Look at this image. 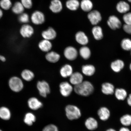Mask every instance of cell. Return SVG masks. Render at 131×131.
Instances as JSON below:
<instances>
[{
  "instance_id": "obj_1",
  "label": "cell",
  "mask_w": 131,
  "mask_h": 131,
  "mask_svg": "<svg viewBox=\"0 0 131 131\" xmlns=\"http://www.w3.org/2000/svg\"><path fill=\"white\" fill-rule=\"evenodd\" d=\"M73 90L75 93L83 96H89L94 91V87L91 82L83 81L80 84L74 86Z\"/></svg>"
},
{
  "instance_id": "obj_2",
  "label": "cell",
  "mask_w": 131,
  "mask_h": 131,
  "mask_svg": "<svg viewBox=\"0 0 131 131\" xmlns=\"http://www.w3.org/2000/svg\"><path fill=\"white\" fill-rule=\"evenodd\" d=\"M65 110L67 118L70 121L76 120L81 117L82 113L81 110L76 105H68L66 106Z\"/></svg>"
},
{
  "instance_id": "obj_3",
  "label": "cell",
  "mask_w": 131,
  "mask_h": 131,
  "mask_svg": "<svg viewBox=\"0 0 131 131\" xmlns=\"http://www.w3.org/2000/svg\"><path fill=\"white\" fill-rule=\"evenodd\" d=\"M9 88L13 92L19 93L24 89V84L22 80L16 76L11 77L8 81Z\"/></svg>"
},
{
  "instance_id": "obj_4",
  "label": "cell",
  "mask_w": 131,
  "mask_h": 131,
  "mask_svg": "<svg viewBox=\"0 0 131 131\" xmlns=\"http://www.w3.org/2000/svg\"><path fill=\"white\" fill-rule=\"evenodd\" d=\"M37 88L40 95L43 97H46L50 93V89L48 83L45 81L37 82Z\"/></svg>"
},
{
  "instance_id": "obj_5",
  "label": "cell",
  "mask_w": 131,
  "mask_h": 131,
  "mask_svg": "<svg viewBox=\"0 0 131 131\" xmlns=\"http://www.w3.org/2000/svg\"><path fill=\"white\" fill-rule=\"evenodd\" d=\"M107 24L110 28L114 30L120 29L122 26V23L120 19L117 16L114 15L109 16Z\"/></svg>"
},
{
  "instance_id": "obj_6",
  "label": "cell",
  "mask_w": 131,
  "mask_h": 131,
  "mask_svg": "<svg viewBox=\"0 0 131 131\" xmlns=\"http://www.w3.org/2000/svg\"><path fill=\"white\" fill-rule=\"evenodd\" d=\"M88 17L91 24L93 25H97L102 20V16L99 11L92 10L88 13Z\"/></svg>"
},
{
  "instance_id": "obj_7",
  "label": "cell",
  "mask_w": 131,
  "mask_h": 131,
  "mask_svg": "<svg viewBox=\"0 0 131 131\" xmlns=\"http://www.w3.org/2000/svg\"><path fill=\"white\" fill-rule=\"evenodd\" d=\"M59 88L60 94L64 97H68L70 96L73 90L71 85L67 81L60 83Z\"/></svg>"
},
{
  "instance_id": "obj_8",
  "label": "cell",
  "mask_w": 131,
  "mask_h": 131,
  "mask_svg": "<svg viewBox=\"0 0 131 131\" xmlns=\"http://www.w3.org/2000/svg\"><path fill=\"white\" fill-rule=\"evenodd\" d=\"M64 55L67 59L72 61L76 59L78 56V52L74 47L69 46L65 49Z\"/></svg>"
},
{
  "instance_id": "obj_9",
  "label": "cell",
  "mask_w": 131,
  "mask_h": 131,
  "mask_svg": "<svg viewBox=\"0 0 131 131\" xmlns=\"http://www.w3.org/2000/svg\"><path fill=\"white\" fill-rule=\"evenodd\" d=\"M31 19L33 23L37 25L43 24L45 19L43 13L39 11H35L33 13Z\"/></svg>"
},
{
  "instance_id": "obj_10",
  "label": "cell",
  "mask_w": 131,
  "mask_h": 131,
  "mask_svg": "<svg viewBox=\"0 0 131 131\" xmlns=\"http://www.w3.org/2000/svg\"><path fill=\"white\" fill-rule=\"evenodd\" d=\"M28 107L31 110L36 111L41 108L43 106L42 103L36 97H30L27 101Z\"/></svg>"
},
{
  "instance_id": "obj_11",
  "label": "cell",
  "mask_w": 131,
  "mask_h": 131,
  "mask_svg": "<svg viewBox=\"0 0 131 131\" xmlns=\"http://www.w3.org/2000/svg\"><path fill=\"white\" fill-rule=\"evenodd\" d=\"M34 32L33 28L28 24L23 25L20 30V35L24 38H29L32 36Z\"/></svg>"
},
{
  "instance_id": "obj_12",
  "label": "cell",
  "mask_w": 131,
  "mask_h": 131,
  "mask_svg": "<svg viewBox=\"0 0 131 131\" xmlns=\"http://www.w3.org/2000/svg\"><path fill=\"white\" fill-rule=\"evenodd\" d=\"M125 67V63L123 60H116L111 62L110 67L113 71L116 73H118L123 69Z\"/></svg>"
},
{
  "instance_id": "obj_13",
  "label": "cell",
  "mask_w": 131,
  "mask_h": 131,
  "mask_svg": "<svg viewBox=\"0 0 131 131\" xmlns=\"http://www.w3.org/2000/svg\"><path fill=\"white\" fill-rule=\"evenodd\" d=\"M116 9L117 12L121 14H125L129 12L130 7L128 3L124 1H120L116 5Z\"/></svg>"
},
{
  "instance_id": "obj_14",
  "label": "cell",
  "mask_w": 131,
  "mask_h": 131,
  "mask_svg": "<svg viewBox=\"0 0 131 131\" xmlns=\"http://www.w3.org/2000/svg\"><path fill=\"white\" fill-rule=\"evenodd\" d=\"M115 89L114 85L111 83L106 82L101 85V91L105 95H107L113 94Z\"/></svg>"
},
{
  "instance_id": "obj_15",
  "label": "cell",
  "mask_w": 131,
  "mask_h": 131,
  "mask_svg": "<svg viewBox=\"0 0 131 131\" xmlns=\"http://www.w3.org/2000/svg\"><path fill=\"white\" fill-rule=\"evenodd\" d=\"M57 35L56 32L51 27H49L46 30L43 31L42 33V37L44 39L49 41L54 39Z\"/></svg>"
},
{
  "instance_id": "obj_16",
  "label": "cell",
  "mask_w": 131,
  "mask_h": 131,
  "mask_svg": "<svg viewBox=\"0 0 131 131\" xmlns=\"http://www.w3.org/2000/svg\"><path fill=\"white\" fill-rule=\"evenodd\" d=\"M75 39L76 41L80 45L85 46L89 42V39L84 32L79 31L75 35Z\"/></svg>"
},
{
  "instance_id": "obj_17",
  "label": "cell",
  "mask_w": 131,
  "mask_h": 131,
  "mask_svg": "<svg viewBox=\"0 0 131 131\" xmlns=\"http://www.w3.org/2000/svg\"><path fill=\"white\" fill-rule=\"evenodd\" d=\"M84 124L87 129L91 131L95 130L98 126L97 121L92 117H88L87 119L85 121Z\"/></svg>"
},
{
  "instance_id": "obj_18",
  "label": "cell",
  "mask_w": 131,
  "mask_h": 131,
  "mask_svg": "<svg viewBox=\"0 0 131 131\" xmlns=\"http://www.w3.org/2000/svg\"><path fill=\"white\" fill-rule=\"evenodd\" d=\"M97 115L101 121H105L107 120L110 117V111L107 108L103 106L98 110Z\"/></svg>"
},
{
  "instance_id": "obj_19",
  "label": "cell",
  "mask_w": 131,
  "mask_h": 131,
  "mask_svg": "<svg viewBox=\"0 0 131 131\" xmlns=\"http://www.w3.org/2000/svg\"><path fill=\"white\" fill-rule=\"evenodd\" d=\"M83 79L81 73L76 72L73 73L70 77V82L72 84L76 86L81 83L83 81Z\"/></svg>"
},
{
  "instance_id": "obj_20",
  "label": "cell",
  "mask_w": 131,
  "mask_h": 131,
  "mask_svg": "<svg viewBox=\"0 0 131 131\" xmlns=\"http://www.w3.org/2000/svg\"><path fill=\"white\" fill-rule=\"evenodd\" d=\"M49 8L52 12L58 13L61 12L63 9V5L60 0H52Z\"/></svg>"
},
{
  "instance_id": "obj_21",
  "label": "cell",
  "mask_w": 131,
  "mask_h": 131,
  "mask_svg": "<svg viewBox=\"0 0 131 131\" xmlns=\"http://www.w3.org/2000/svg\"><path fill=\"white\" fill-rule=\"evenodd\" d=\"M92 32L94 39L96 40H101L104 37L103 29L101 26H94L92 29Z\"/></svg>"
},
{
  "instance_id": "obj_22",
  "label": "cell",
  "mask_w": 131,
  "mask_h": 131,
  "mask_svg": "<svg viewBox=\"0 0 131 131\" xmlns=\"http://www.w3.org/2000/svg\"><path fill=\"white\" fill-rule=\"evenodd\" d=\"M73 73L72 67L68 64L63 66L60 70V74L63 78H66L70 77Z\"/></svg>"
},
{
  "instance_id": "obj_23",
  "label": "cell",
  "mask_w": 131,
  "mask_h": 131,
  "mask_svg": "<svg viewBox=\"0 0 131 131\" xmlns=\"http://www.w3.org/2000/svg\"><path fill=\"white\" fill-rule=\"evenodd\" d=\"M20 75L23 80L28 82L32 81L35 77V74L33 72L28 69L23 70L21 73Z\"/></svg>"
},
{
  "instance_id": "obj_24",
  "label": "cell",
  "mask_w": 131,
  "mask_h": 131,
  "mask_svg": "<svg viewBox=\"0 0 131 131\" xmlns=\"http://www.w3.org/2000/svg\"><path fill=\"white\" fill-rule=\"evenodd\" d=\"M38 47L42 51L47 53L51 50L52 45L50 41L44 39L39 42Z\"/></svg>"
},
{
  "instance_id": "obj_25",
  "label": "cell",
  "mask_w": 131,
  "mask_h": 131,
  "mask_svg": "<svg viewBox=\"0 0 131 131\" xmlns=\"http://www.w3.org/2000/svg\"><path fill=\"white\" fill-rule=\"evenodd\" d=\"M60 58L59 54L54 51H49L45 55L46 59L51 63H57L60 60Z\"/></svg>"
},
{
  "instance_id": "obj_26",
  "label": "cell",
  "mask_w": 131,
  "mask_h": 131,
  "mask_svg": "<svg viewBox=\"0 0 131 131\" xmlns=\"http://www.w3.org/2000/svg\"><path fill=\"white\" fill-rule=\"evenodd\" d=\"M114 94L116 99L119 101H124L127 96L126 90L123 88H117L115 89Z\"/></svg>"
},
{
  "instance_id": "obj_27",
  "label": "cell",
  "mask_w": 131,
  "mask_h": 131,
  "mask_svg": "<svg viewBox=\"0 0 131 131\" xmlns=\"http://www.w3.org/2000/svg\"><path fill=\"white\" fill-rule=\"evenodd\" d=\"M83 73L87 76H91L95 72L96 68L94 65L91 64H86L83 65L82 68Z\"/></svg>"
},
{
  "instance_id": "obj_28",
  "label": "cell",
  "mask_w": 131,
  "mask_h": 131,
  "mask_svg": "<svg viewBox=\"0 0 131 131\" xmlns=\"http://www.w3.org/2000/svg\"><path fill=\"white\" fill-rule=\"evenodd\" d=\"M80 6L82 10L85 12H89L92 10L93 3L91 0H82Z\"/></svg>"
},
{
  "instance_id": "obj_29",
  "label": "cell",
  "mask_w": 131,
  "mask_h": 131,
  "mask_svg": "<svg viewBox=\"0 0 131 131\" xmlns=\"http://www.w3.org/2000/svg\"><path fill=\"white\" fill-rule=\"evenodd\" d=\"M11 117V111L6 106L0 107V118L3 120L8 121Z\"/></svg>"
},
{
  "instance_id": "obj_30",
  "label": "cell",
  "mask_w": 131,
  "mask_h": 131,
  "mask_svg": "<svg viewBox=\"0 0 131 131\" xmlns=\"http://www.w3.org/2000/svg\"><path fill=\"white\" fill-rule=\"evenodd\" d=\"M36 120V117L34 114L31 112H28L25 115L24 122L26 124L29 126L32 125Z\"/></svg>"
},
{
  "instance_id": "obj_31",
  "label": "cell",
  "mask_w": 131,
  "mask_h": 131,
  "mask_svg": "<svg viewBox=\"0 0 131 131\" xmlns=\"http://www.w3.org/2000/svg\"><path fill=\"white\" fill-rule=\"evenodd\" d=\"M79 53L82 58L86 60L89 59L91 56V51L90 49L85 46L80 48Z\"/></svg>"
},
{
  "instance_id": "obj_32",
  "label": "cell",
  "mask_w": 131,
  "mask_h": 131,
  "mask_svg": "<svg viewBox=\"0 0 131 131\" xmlns=\"http://www.w3.org/2000/svg\"><path fill=\"white\" fill-rule=\"evenodd\" d=\"M80 3L78 0H68L66 3L67 8L70 10L76 11L80 6Z\"/></svg>"
},
{
  "instance_id": "obj_33",
  "label": "cell",
  "mask_w": 131,
  "mask_h": 131,
  "mask_svg": "<svg viewBox=\"0 0 131 131\" xmlns=\"http://www.w3.org/2000/svg\"><path fill=\"white\" fill-rule=\"evenodd\" d=\"M24 7L21 3L19 2H16L13 6L12 11L13 13L16 14H21L23 13Z\"/></svg>"
},
{
  "instance_id": "obj_34",
  "label": "cell",
  "mask_w": 131,
  "mask_h": 131,
  "mask_svg": "<svg viewBox=\"0 0 131 131\" xmlns=\"http://www.w3.org/2000/svg\"><path fill=\"white\" fill-rule=\"evenodd\" d=\"M121 46L123 50L125 51H130L131 50V40L129 38L123 39L121 42Z\"/></svg>"
},
{
  "instance_id": "obj_35",
  "label": "cell",
  "mask_w": 131,
  "mask_h": 131,
  "mask_svg": "<svg viewBox=\"0 0 131 131\" xmlns=\"http://www.w3.org/2000/svg\"><path fill=\"white\" fill-rule=\"evenodd\" d=\"M120 122L124 127H127L131 125V115L126 114L121 117Z\"/></svg>"
},
{
  "instance_id": "obj_36",
  "label": "cell",
  "mask_w": 131,
  "mask_h": 131,
  "mask_svg": "<svg viewBox=\"0 0 131 131\" xmlns=\"http://www.w3.org/2000/svg\"><path fill=\"white\" fill-rule=\"evenodd\" d=\"M12 6L10 0H1L0 1V6L5 10H8Z\"/></svg>"
},
{
  "instance_id": "obj_37",
  "label": "cell",
  "mask_w": 131,
  "mask_h": 131,
  "mask_svg": "<svg viewBox=\"0 0 131 131\" xmlns=\"http://www.w3.org/2000/svg\"><path fill=\"white\" fill-rule=\"evenodd\" d=\"M18 19L19 22L22 23H27L29 20V15L26 13H23L19 15Z\"/></svg>"
},
{
  "instance_id": "obj_38",
  "label": "cell",
  "mask_w": 131,
  "mask_h": 131,
  "mask_svg": "<svg viewBox=\"0 0 131 131\" xmlns=\"http://www.w3.org/2000/svg\"><path fill=\"white\" fill-rule=\"evenodd\" d=\"M123 20L125 24L127 25H131V12H128L124 14Z\"/></svg>"
},
{
  "instance_id": "obj_39",
  "label": "cell",
  "mask_w": 131,
  "mask_h": 131,
  "mask_svg": "<svg viewBox=\"0 0 131 131\" xmlns=\"http://www.w3.org/2000/svg\"><path fill=\"white\" fill-rule=\"evenodd\" d=\"M42 131H59V130L56 125L53 124H50L45 126Z\"/></svg>"
},
{
  "instance_id": "obj_40",
  "label": "cell",
  "mask_w": 131,
  "mask_h": 131,
  "mask_svg": "<svg viewBox=\"0 0 131 131\" xmlns=\"http://www.w3.org/2000/svg\"><path fill=\"white\" fill-rule=\"evenodd\" d=\"M21 3L24 8L26 9H30L32 7V0H21Z\"/></svg>"
},
{
  "instance_id": "obj_41",
  "label": "cell",
  "mask_w": 131,
  "mask_h": 131,
  "mask_svg": "<svg viewBox=\"0 0 131 131\" xmlns=\"http://www.w3.org/2000/svg\"><path fill=\"white\" fill-rule=\"evenodd\" d=\"M123 29L124 31L127 34L131 35V25H127L124 24L123 26Z\"/></svg>"
},
{
  "instance_id": "obj_42",
  "label": "cell",
  "mask_w": 131,
  "mask_h": 131,
  "mask_svg": "<svg viewBox=\"0 0 131 131\" xmlns=\"http://www.w3.org/2000/svg\"><path fill=\"white\" fill-rule=\"evenodd\" d=\"M127 102L129 106H131V93L127 97Z\"/></svg>"
},
{
  "instance_id": "obj_43",
  "label": "cell",
  "mask_w": 131,
  "mask_h": 131,
  "mask_svg": "<svg viewBox=\"0 0 131 131\" xmlns=\"http://www.w3.org/2000/svg\"><path fill=\"white\" fill-rule=\"evenodd\" d=\"M6 58L4 56L0 54V61L4 62L6 61Z\"/></svg>"
},
{
  "instance_id": "obj_44",
  "label": "cell",
  "mask_w": 131,
  "mask_h": 131,
  "mask_svg": "<svg viewBox=\"0 0 131 131\" xmlns=\"http://www.w3.org/2000/svg\"><path fill=\"white\" fill-rule=\"evenodd\" d=\"M119 131H131L127 127H123L119 129Z\"/></svg>"
},
{
  "instance_id": "obj_45",
  "label": "cell",
  "mask_w": 131,
  "mask_h": 131,
  "mask_svg": "<svg viewBox=\"0 0 131 131\" xmlns=\"http://www.w3.org/2000/svg\"><path fill=\"white\" fill-rule=\"evenodd\" d=\"M3 16V12L2 10L0 9V19Z\"/></svg>"
},
{
  "instance_id": "obj_46",
  "label": "cell",
  "mask_w": 131,
  "mask_h": 131,
  "mask_svg": "<svg viewBox=\"0 0 131 131\" xmlns=\"http://www.w3.org/2000/svg\"><path fill=\"white\" fill-rule=\"evenodd\" d=\"M106 131H117L114 129L111 128L108 129L107 130H106Z\"/></svg>"
},
{
  "instance_id": "obj_47",
  "label": "cell",
  "mask_w": 131,
  "mask_h": 131,
  "mask_svg": "<svg viewBox=\"0 0 131 131\" xmlns=\"http://www.w3.org/2000/svg\"><path fill=\"white\" fill-rule=\"evenodd\" d=\"M129 69H130V71H131V62L130 63V65H129Z\"/></svg>"
},
{
  "instance_id": "obj_48",
  "label": "cell",
  "mask_w": 131,
  "mask_h": 131,
  "mask_svg": "<svg viewBox=\"0 0 131 131\" xmlns=\"http://www.w3.org/2000/svg\"><path fill=\"white\" fill-rule=\"evenodd\" d=\"M127 1L131 3V0H127Z\"/></svg>"
},
{
  "instance_id": "obj_49",
  "label": "cell",
  "mask_w": 131,
  "mask_h": 131,
  "mask_svg": "<svg viewBox=\"0 0 131 131\" xmlns=\"http://www.w3.org/2000/svg\"><path fill=\"white\" fill-rule=\"evenodd\" d=\"M0 131H3L2 130H1V129H0Z\"/></svg>"
},
{
  "instance_id": "obj_50",
  "label": "cell",
  "mask_w": 131,
  "mask_h": 131,
  "mask_svg": "<svg viewBox=\"0 0 131 131\" xmlns=\"http://www.w3.org/2000/svg\"><path fill=\"white\" fill-rule=\"evenodd\" d=\"M130 51V55H131V50Z\"/></svg>"
}]
</instances>
